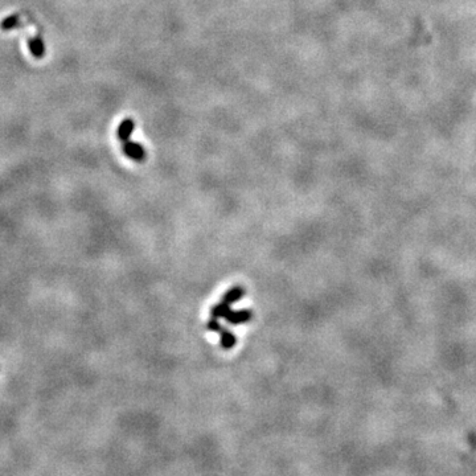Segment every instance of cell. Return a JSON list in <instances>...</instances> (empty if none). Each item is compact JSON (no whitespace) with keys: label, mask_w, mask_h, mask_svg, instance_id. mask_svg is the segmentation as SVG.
<instances>
[{"label":"cell","mask_w":476,"mask_h":476,"mask_svg":"<svg viewBox=\"0 0 476 476\" xmlns=\"http://www.w3.org/2000/svg\"><path fill=\"white\" fill-rule=\"evenodd\" d=\"M132 129H134V125L130 119L125 121L122 125L119 126L118 130V135L121 141H122V147L123 151H125V154L130 157L134 162H143L144 159V150L139 146V144H135L130 141V134L132 132Z\"/></svg>","instance_id":"1"},{"label":"cell","mask_w":476,"mask_h":476,"mask_svg":"<svg viewBox=\"0 0 476 476\" xmlns=\"http://www.w3.org/2000/svg\"><path fill=\"white\" fill-rule=\"evenodd\" d=\"M251 316H253V312H251L250 310H230L228 315H226L225 319L229 324L238 326V324H245V323L250 322Z\"/></svg>","instance_id":"2"},{"label":"cell","mask_w":476,"mask_h":476,"mask_svg":"<svg viewBox=\"0 0 476 476\" xmlns=\"http://www.w3.org/2000/svg\"><path fill=\"white\" fill-rule=\"evenodd\" d=\"M245 292H246V291H245V288L242 287V286H234V287H232L230 290H228V291H226L225 294H224L223 302H225V303H228V304H230V306H232V304L237 303V302L240 301V299H242V296L245 295Z\"/></svg>","instance_id":"3"},{"label":"cell","mask_w":476,"mask_h":476,"mask_svg":"<svg viewBox=\"0 0 476 476\" xmlns=\"http://www.w3.org/2000/svg\"><path fill=\"white\" fill-rule=\"evenodd\" d=\"M235 343H237V338L232 331L226 328H223L220 331V345L224 349H230V348L234 347Z\"/></svg>","instance_id":"4"},{"label":"cell","mask_w":476,"mask_h":476,"mask_svg":"<svg viewBox=\"0 0 476 476\" xmlns=\"http://www.w3.org/2000/svg\"><path fill=\"white\" fill-rule=\"evenodd\" d=\"M229 311H230V304L221 301L220 303L214 304L213 307H212V310H210V318H214V319H225Z\"/></svg>","instance_id":"5"},{"label":"cell","mask_w":476,"mask_h":476,"mask_svg":"<svg viewBox=\"0 0 476 476\" xmlns=\"http://www.w3.org/2000/svg\"><path fill=\"white\" fill-rule=\"evenodd\" d=\"M28 45H29V50H31V53L33 54V56L37 57V58L44 56V52H45L44 43H43L40 38H32V40H29Z\"/></svg>","instance_id":"6"},{"label":"cell","mask_w":476,"mask_h":476,"mask_svg":"<svg viewBox=\"0 0 476 476\" xmlns=\"http://www.w3.org/2000/svg\"><path fill=\"white\" fill-rule=\"evenodd\" d=\"M224 327L221 326L219 323V319H214V318H210V320L208 322L207 324V329L208 331H212V332H217L220 333V331L223 329Z\"/></svg>","instance_id":"7"},{"label":"cell","mask_w":476,"mask_h":476,"mask_svg":"<svg viewBox=\"0 0 476 476\" xmlns=\"http://www.w3.org/2000/svg\"><path fill=\"white\" fill-rule=\"evenodd\" d=\"M16 24H17V17L16 16H10V17H7L3 23H2V28L4 31H8V29L15 28Z\"/></svg>","instance_id":"8"}]
</instances>
